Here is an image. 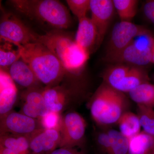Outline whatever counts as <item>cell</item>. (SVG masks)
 <instances>
[{
  "mask_svg": "<svg viewBox=\"0 0 154 154\" xmlns=\"http://www.w3.org/2000/svg\"><path fill=\"white\" fill-rule=\"evenodd\" d=\"M96 141L102 151L108 154L111 146V139L107 131L98 133L96 136Z\"/></svg>",
  "mask_w": 154,
  "mask_h": 154,
  "instance_id": "cell-31",
  "label": "cell"
},
{
  "mask_svg": "<svg viewBox=\"0 0 154 154\" xmlns=\"http://www.w3.org/2000/svg\"><path fill=\"white\" fill-rule=\"evenodd\" d=\"M42 128L39 121L12 110L1 118V135L8 134L29 137Z\"/></svg>",
  "mask_w": 154,
  "mask_h": 154,
  "instance_id": "cell-8",
  "label": "cell"
},
{
  "mask_svg": "<svg viewBox=\"0 0 154 154\" xmlns=\"http://www.w3.org/2000/svg\"><path fill=\"white\" fill-rule=\"evenodd\" d=\"M69 8L78 20L87 17L90 10L91 0H67Z\"/></svg>",
  "mask_w": 154,
  "mask_h": 154,
  "instance_id": "cell-29",
  "label": "cell"
},
{
  "mask_svg": "<svg viewBox=\"0 0 154 154\" xmlns=\"http://www.w3.org/2000/svg\"><path fill=\"white\" fill-rule=\"evenodd\" d=\"M114 8L120 21L131 22L137 13L138 1L137 0H113Z\"/></svg>",
  "mask_w": 154,
  "mask_h": 154,
  "instance_id": "cell-25",
  "label": "cell"
},
{
  "mask_svg": "<svg viewBox=\"0 0 154 154\" xmlns=\"http://www.w3.org/2000/svg\"><path fill=\"white\" fill-rule=\"evenodd\" d=\"M0 145L11 149L18 154H31L28 137L8 134H1Z\"/></svg>",
  "mask_w": 154,
  "mask_h": 154,
  "instance_id": "cell-23",
  "label": "cell"
},
{
  "mask_svg": "<svg viewBox=\"0 0 154 154\" xmlns=\"http://www.w3.org/2000/svg\"><path fill=\"white\" fill-rule=\"evenodd\" d=\"M129 101L124 93L115 89L114 94L103 118L102 125L117 123L119 119L128 110Z\"/></svg>",
  "mask_w": 154,
  "mask_h": 154,
  "instance_id": "cell-16",
  "label": "cell"
},
{
  "mask_svg": "<svg viewBox=\"0 0 154 154\" xmlns=\"http://www.w3.org/2000/svg\"><path fill=\"white\" fill-rule=\"evenodd\" d=\"M35 42L46 46L62 63L75 40L63 30L54 29L43 35L36 33Z\"/></svg>",
  "mask_w": 154,
  "mask_h": 154,
  "instance_id": "cell-10",
  "label": "cell"
},
{
  "mask_svg": "<svg viewBox=\"0 0 154 154\" xmlns=\"http://www.w3.org/2000/svg\"><path fill=\"white\" fill-rule=\"evenodd\" d=\"M0 154H18L16 152L11 149L0 145Z\"/></svg>",
  "mask_w": 154,
  "mask_h": 154,
  "instance_id": "cell-34",
  "label": "cell"
},
{
  "mask_svg": "<svg viewBox=\"0 0 154 154\" xmlns=\"http://www.w3.org/2000/svg\"><path fill=\"white\" fill-rule=\"evenodd\" d=\"M62 116L60 113L50 111L40 119V124L42 128L46 129L60 130Z\"/></svg>",
  "mask_w": 154,
  "mask_h": 154,
  "instance_id": "cell-30",
  "label": "cell"
},
{
  "mask_svg": "<svg viewBox=\"0 0 154 154\" xmlns=\"http://www.w3.org/2000/svg\"><path fill=\"white\" fill-rule=\"evenodd\" d=\"M43 89L40 87L25 90L22 95L24 103L21 113L40 121L50 112L43 96Z\"/></svg>",
  "mask_w": 154,
  "mask_h": 154,
  "instance_id": "cell-11",
  "label": "cell"
},
{
  "mask_svg": "<svg viewBox=\"0 0 154 154\" xmlns=\"http://www.w3.org/2000/svg\"><path fill=\"white\" fill-rule=\"evenodd\" d=\"M18 97L16 84L8 72L1 68L0 71V116L2 118L12 111Z\"/></svg>",
  "mask_w": 154,
  "mask_h": 154,
  "instance_id": "cell-14",
  "label": "cell"
},
{
  "mask_svg": "<svg viewBox=\"0 0 154 154\" xmlns=\"http://www.w3.org/2000/svg\"><path fill=\"white\" fill-rule=\"evenodd\" d=\"M8 2L19 14L56 30L67 29L71 24L68 9L57 0H11Z\"/></svg>",
  "mask_w": 154,
  "mask_h": 154,
  "instance_id": "cell-2",
  "label": "cell"
},
{
  "mask_svg": "<svg viewBox=\"0 0 154 154\" xmlns=\"http://www.w3.org/2000/svg\"><path fill=\"white\" fill-rule=\"evenodd\" d=\"M115 89L102 82L89 103L92 118L99 125H102L103 118L113 96Z\"/></svg>",
  "mask_w": 154,
  "mask_h": 154,
  "instance_id": "cell-13",
  "label": "cell"
},
{
  "mask_svg": "<svg viewBox=\"0 0 154 154\" xmlns=\"http://www.w3.org/2000/svg\"><path fill=\"white\" fill-rule=\"evenodd\" d=\"M148 29L131 22H122L116 23L111 32L105 60L118 54L138 36L150 33Z\"/></svg>",
  "mask_w": 154,
  "mask_h": 154,
  "instance_id": "cell-6",
  "label": "cell"
},
{
  "mask_svg": "<svg viewBox=\"0 0 154 154\" xmlns=\"http://www.w3.org/2000/svg\"><path fill=\"white\" fill-rule=\"evenodd\" d=\"M49 154H85L84 152L78 150L75 148L58 147Z\"/></svg>",
  "mask_w": 154,
  "mask_h": 154,
  "instance_id": "cell-33",
  "label": "cell"
},
{
  "mask_svg": "<svg viewBox=\"0 0 154 154\" xmlns=\"http://www.w3.org/2000/svg\"><path fill=\"white\" fill-rule=\"evenodd\" d=\"M36 33L11 12H5L0 22L1 40L17 45L35 42Z\"/></svg>",
  "mask_w": 154,
  "mask_h": 154,
  "instance_id": "cell-5",
  "label": "cell"
},
{
  "mask_svg": "<svg viewBox=\"0 0 154 154\" xmlns=\"http://www.w3.org/2000/svg\"><path fill=\"white\" fill-rule=\"evenodd\" d=\"M132 66L123 64H116L105 70L102 75L104 83L114 89L121 82Z\"/></svg>",
  "mask_w": 154,
  "mask_h": 154,
  "instance_id": "cell-24",
  "label": "cell"
},
{
  "mask_svg": "<svg viewBox=\"0 0 154 154\" xmlns=\"http://www.w3.org/2000/svg\"><path fill=\"white\" fill-rule=\"evenodd\" d=\"M86 126L85 120L79 113L73 110L66 112L62 116L59 147H81L85 141Z\"/></svg>",
  "mask_w": 154,
  "mask_h": 154,
  "instance_id": "cell-7",
  "label": "cell"
},
{
  "mask_svg": "<svg viewBox=\"0 0 154 154\" xmlns=\"http://www.w3.org/2000/svg\"><path fill=\"white\" fill-rule=\"evenodd\" d=\"M16 46L21 58L31 68L45 87L59 85L69 74L57 57L44 45L34 42Z\"/></svg>",
  "mask_w": 154,
  "mask_h": 154,
  "instance_id": "cell-1",
  "label": "cell"
},
{
  "mask_svg": "<svg viewBox=\"0 0 154 154\" xmlns=\"http://www.w3.org/2000/svg\"><path fill=\"white\" fill-rule=\"evenodd\" d=\"M115 9L111 0H91V19L97 33L96 47L102 43L112 19Z\"/></svg>",
  "mask_w": 154,
  "mask_h": 154,
  "instance_id": "cell-9",
  "label": "cell"
},
{
  "mask_svg": "<svg viewBox=\"0 0 154 154\" xmlns=\"http://www.w3.org/2000/svg\"><path fill=\"white\" fill-rule=\"evenodd\" d=\"M143 12L146 19L154 25V0L146 1L143 5Z\"/></svg>",
  "mask_w": 154,
  "mask_h": 154,
  "instance_id": "cell-32",
  "label": "cell"
},
{
  "mask_svg": "<svg viewBox=\"0 0 154 154\" xmlns=\"http://www.w3.org/2000/svg\"><path fill=\"white\" fill-rule=\"evenodd\" d=\"M152 154H154V150L153 152L152 153Z\"/></svg>",
  "mask_w": 154,
  "mask_h": 154,
  "instance_id": "cell-36",
  "label": "cell"
},
{
  "mask_svg": "<svg viewBox=\"0 0 154 154\" xmlns=\"http://www.w3.org/2000/svg\"><path fill=\"white\" fill-rule=\"evenodd\" d=\"M67 75L59 85L43 88V96L50 111L61 114L72 110V107L81 102V88L75 83L67 82Z\"/></svg>",
  "mask_w": 154,
  "mask_h": 154,
  "instance_id": "cell-3",
  "label": "cell"
},
{
  "mask_svg": "<svg viewBox=\"0 0 154 154\" xmlns=\"http://www.w3.org/2000/svg\"><path fill=\"white\" fill-rule=\"evenodd\" d=\"M79 26L75 40L77 44L90 53L96 46L97 33L91 18L86 17L79 20Z\"/></svg>",
  "mask_w": 154,
  "mask_h": 154,
  "instance_id": "cell-17",
  "label": "cell"
},
{
  "mask_svg": "<svg viewBox=\"0 0 154 154\" xmlns=\"http://www.w3.org/2000/svg\"><path fill=\"white\" fill-rule=\"evenodd\" d=\"M117 124L119 131L129 140L141 132L138 116L131 111L125 112L119 119Z\"/></svg>",
  "mask_w": 154,
  "mask_h": 154,
  "instance_id": "cell-20",
  "label": "cell"
},
{
  "mask_svg": "<svg viewBox=\"0 0 154 154\" xmlns=\"http://www.w3.org/2000/svg\"><path fill=\"white\" fill-rule=\"evenodd\" d=\"M130 99L137 105L154 107V85L142 84L128 93Z\"/></svg>",
  "mask_w": 154,
  "mask_h": 154,
  "instance_id": "cell-22",
  "label": "cell"
},
{
  "mask_svg": "<svg viewBox=\"0 0 154 154\" xmlns=\"http://www.w3.org/2000/svg\"><path fill=\"white\" fill-rule=\"evenodd\" d=\"M8 72L15 84L26 90L41 87L32 69L21 58L9 67Z\"/></svg>",
  "mask_w": 154,
  "mask_h": 154,
  "instance_id": "cell-15",
  "label": "cell"
},
{
  "mask_svg": "<svg viewBox=\"0 0 154 154\" xmlns=\"http://www.w3.org/2000/svg\"><path fill=\"white\" fill-rule=\"evenodd\" d=\"M154 40V36L151 32L138 36L121 51L105 60L113 63L143 67L151 63Z\"/></svg>",
  "mask_w": 154,
  "mask_h": 154,
  "instance_id": "cell-4",
  "label": "cell"
},
{
  "mask_svg": "<svg viewBox=\"0 0 154 154\" xmlns=\"http://www.w3.org/2000/svg\"><path fill=\"white\" fill-rule=\"evenodd\" d=\"M111 139L110 150L107 154H128L129 140L118 131H107Z\"/></svg>",
  "mask_w": 154,
  "mask_h": 154,
  "instance_id": "cell-27",
  "label": "cell"
},
{
  "mask_svg": "<svg viewBox=\"0 0 154 154\" xmlns=\"http://www.w3.org/2000/svg\"><path fill=\"white\" fill-rule=\"evenodd\" d=\"M89 54L75 41L64 59L63 65L69 73L77 74L88 60Z\"/></svg>",
  "mask_w": 154,
  "mask_h": 154,
  "instance_id": "cell-18",
  "label": "cell"
},
{
  "mask_svg": "<svg viewBox=\"0 0 154 154\" xmlns=\"http://www.w3.org/2000/svg\"><path fill=\"white\" fill-rule=\"evenodd\" d=\"M138 116L143 131L154 137V110L153 108L142 105H137Z\"/></svg>",
  "mask_w": 154,
  "mask_h": 154,
  "instance_id": "cell-26",
  "label": "cell"
},
{
  "mask_svg": "<svg viewBox=\"0 0 154 154\" xmlns=\"http://www.w3.org/2000/svg\"><path fill=\"white\" fill-rule=\"evenodd\" d=\"M32 154H49L59 146L60 132L54 129L42 128L28 137Z\"/></svg>",
  "mask_w": 154,
  "mask_h": 154,
  "instance_id": "cell-12",
  "label": "cell"
},
{
  "mask_svg": "<svg viewBox=\"0 0 154 154\" xmlns=\"http://www.w3.org/2000/svg\"><path fill=\"white\" fill-rule=\"evenodd\" d=\"M154 150V137L141 131L129 139L128 154H152Z\"/></svg>",
  "mask_w": 154,
  "mask_h": 154,
  "instance_id": "cell-21",
  "label": "cell"
},
{
  "mask_svg": "<svg viewBox=\"0 0 154 154\" xmlns=\"http://www.w3.org/2000/svg\"><path fill=\"white\" fill-rule=\"evenodd\" d=\"M151 63L154 64V40L152 47Z\"/></svg>",
  "mask_w": 154,
  "mask_h": 154,
  "instance_id": "cell-35",
  "label": "cell"
},
{
  "mask_svg": "<svg viewBox=\"0 0 154 154\" xmlns=\"http://www.w3.org/2000/svg\"><path fill=\"white\" fill-rule=\"evenodd\" d=\"M149 80L148 73L143 67L132 66L115 89L124 94L128 93L142 84L149 83Z\"/></svg>",
  "mask_w": 154,
  "mask_h": 154,
  "instance_id": "cell-19",
  "label": "cell"
},
{
  "mask_svg": "<svg viewBox=\"0 0 154 154\" xmlns=\"http://www.w3.org/2000/svg\"><path fill=\"white\" fill-rule=\"evenodd\" d=\"M21 58L19 49L17 50L5 45H1L0 66L1 68L8 67Z\"/></svg>",
  "mask_w": 154,
  "mask_h": 154,
  "instance_id": "cell-28",
  "label": "cell"
}]
</instances>
